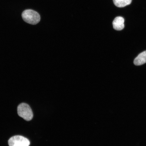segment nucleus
Here are the masks:
<instances>
[{
    "label": "nucleus",
    "mask_w": 146,
    "mask_h": 146,
    "mask_svg": "<svg viewBox=\"0 0 146 146\" xmlns=\"http://www.w3.org/2000/svg\"><path fill=\"white\" fill-rule=\"evenodd\" d=\"M22 17L25 22L32 25H35L40 21V16L38 12L31 9L25 10L22 14Z\"/></svg>",
    "instance_id": "nucleus-1"
},
{
    "label": "nucleus",
    "mask_w": 146,
    "mask_h": 146,
    "mask_svg": "<svg viewBox=\"0 0 146 146\" xmlns=\"http://www.w3.org/2000/svg\"><path fill=\"white\" fill-rule=\"evenodd\" d=\"M17 112L18 115L27 121L31 120L33 117L32 111L30 106L25 103L20 104L18 106Z\"/></svg>",
    "instance_id": "nucleus-2"
},
{
    "label": "nucleus",
    "mask_w": 146,
    "mask_h": 146,
    "mask_svg": "<svg viewBox=\"0 0 146 146\" xmlns=\"http://www.w3.org/2000/svg\"><path fill=\"white\" fill-rule=\"evenodd\" d=\"M30 144L27 138L19 135L12 137L8 140L9 146H29Z\"/></svg>",
    "instance_id": "nucleus-3"
},
{
    "label": "nucleus",
    "mask_w": 146,
    "mask_h": 146,
    "mask_svg": "<svg viewBox=\"0 0 146 146\" xmlns=\"http://www.w3.org/2000/svg\"><path fill=\"white\" fill-rule=\"evenodd\" d=\"M124 22L125 20L123 17L118 16L116 17L113 22V28L117 31H121L123 30L125 27Z\"/></svg>",
    "instance_id": "nucleus-4"
},
{
    "label": "nucleus",
    "mask_w": 146,
    "mask_h": 146,
    "mask_svg": "<svg viewBox=\"0 0 146 146\" xmlns=\"http://www.w3.org/2000/svg\"><path fill=\"white\" fill-rule=\"evenodd\" d=\"M146 63V50L141 53L134 60V63L136 66H140Z\"/></svg>",
    "instance_id": "nucleus-5"
},
{
    "label": "nucleus",
    "mask_w": 146,
    "mask_h": 146,
    "mask_svg": "<svg viewBox=\"0 0 146 146\" xmlns=\"http://www.w3.org/2000/svg\"><path fill=\"white\" fill-rule=\"evenodd\" d=\"M114 4L116 7L123 8L130 5L132 0H113Z\"/></svg>",
    "instance_id": "nucleus-6"
}]
</instances>
